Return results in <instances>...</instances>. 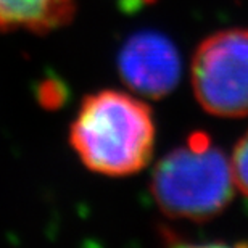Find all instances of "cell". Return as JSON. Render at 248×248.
Masks as SVG:
<instances>
[{
	"mask_svg": "<svg viewBox=\"0 0 248 248\" xmlns=\"http://www.w3.org/2000/svg\"><path fill=\"white\" fill-rule=\"evenodd\" d=\"M74 12V0H0V31L46 34L71 23Z\"/></svg>",
	"mask_w": 248,
	"mask_h": 248,
	"instance_id": "obj_5",
	"label": "cell"
},
{
	"mask_svg": "<svg viewBox=\"0 0 248 248\" xmlns=\"http://www.w3.org/2000/svg\"><path fill=\"white\" fill-rule=\"evenodd\" d=\"M39 102L46 108H58L63 105L64 98H66V89L62 86V82L55 79H47L41 82V87L37 91Z\"/></svg>",
	"mask_w": 248,
	"mask_h": 248,
	"instance_id": "obj_7",
	"label": "cell"
},
{
	"mask_svg": "<svg viewBox=\"0 0 248 248\" xmlns=\"http://www.w3.org/2000/svg\"><path fill=\"white\" fill-rule=\"evenodd\" d=\"M118 69L124 84L142 97L161 98L181 79V58L176 46L161 32L140 31L121 47Z\"/></svg>",
	"mask_w": 248,
	"mask_h": 248,
	"instance_id": "obj_4",
	"label": "cell"
},
{
	"mask_svg": "<svg viewBox=\"0 0 248 248\" xmlns=\"http://www.w3.org/2000/svg\"><path fill=\"white\" fill-rule=\"evenodd\" d=\"M69 142L89 170L116 177L134 174L148 165L153 153L152 111L127 93H92L71 124Z\"/></svg>",
	"mask_w": 248,
	"mask_h": 248,
	"instance_id": "obj_1",
	"label": "cell"
},
{
	"mask_svg": "<svg viewBox=\"0 0 248 248\" xmlns=\"http://www.w3.org/2000/svg\"><path fill=\"white\" fill-rule=\"evenodd\" d=\"M150 192L165 215L206 221L232 200L231 161L205 132H193L186 145L174 148L155 166Z\"/></svg>",
	"mask_w": 248,
	"mask_h": 248,
	"instance_id": "obj_2",
	"label": "cell"
},
{
	"mask_svg": "<svg viewBox=\"0 0 248 248\" xmlns=\"http://www.w3.org/2000/svg\"><path fill=\"white\" fill-rule=\"evenodd\" d=\"M192 87L208 113L248 115V29H227L206 37L192 60Z\"/></svg>",
	"mask_w": 248,
	"mask_h": 248,
	"instance_id": "obj_3",
	"label": "cell"
},
{
	"mask_svg": "<svg viewBox=\"0 0 248 248\" xmlns=\"http://www.w3.org/2000/svg\"><path fill=\"white\" fill-rule=\"evenodd\" d=\"M231 166L232 176H234V184L239 187V190L245 197H248V132L235 145Z\"/></svg>",
	"mask_w": 248,
	"mask_h": 248,
	"instance_id": "obj_6",
	"label": "cell"
},
{
	"mask_svg": "<svg viewBox=\"0 0 248 248\" xmlns=\"http://www.w3.org/2000/svg\"><path fill=\"white\" fill-rule=\"evenodd\" d=\"M150 2H153V0H118V3L124 12H136V10L142 8L143 5Z\"/></svg>",
	"mask_w": 248,
	"mask_h": 248,
	"instance_id": "obj_8",
	"label": "cell"
}]
</instances>
